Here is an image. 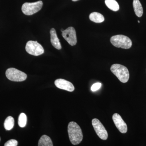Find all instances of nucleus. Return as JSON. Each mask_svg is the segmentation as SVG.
<instances>
[{
	"label": "nucleus",
	"instance_id": "f257e3e1",
	"mask_svg": "<svg viewBox=\"0 0 146 146\" xmlns=\"http://www.w3.org/2000/svg\"><path fill=\"white\" fill-rule=\"evenodd\" d=\"M68 133L70 141L73 145H78L83 139V134L81 128L75 122L72 121L69 123Z\"/></svg>",
	"mask_w": 146,
	"mask_h": 146
},
{
	"label": "nucleus",
	"instance_id": "f03ea898",
	"mask_svg": "<svg viewBox=\"0 0 146 146\" xmlns=\"http://www.w3.org/2000/svg\"><path fill=\"white\" fill-rule=\"evenodd\" d=\"M110 70L121 82L126 83L128 81L129 72L125 66L119 64H113L111 66Z\"/></svg>",
	"mask_w": 146,
	"mask_h": 146
},
{
	"label": "nucleus",
	"instance_id": "7ed1b4c3",
	"mask_svg": "<svg viewBox=\"0 0 146 146\" xmlns=\"http://www.w3.org/2000/svg\"><path fill=\"white\" fill-rule=\"evenodd\" d=\"M110 42L114 46L125 49L130 48L132 46L131 40L128 36L122 35L112 36Z\"/></svg>",
	"mask_w": 146,
	"mask_h": 146
},
{
	"label": "nucleus",
	"instance_id": "20e7f679",
	"mask_svg": "<svg viewBox=\"0 0 146 146\" xmlns=\"http://www.w3.org/2000/svg\"><path fill=\"white\" fill-rule=\"evenodd\" d=\"M43 2L41 1L34 3H25L22 6V12L25 15L31 16L41 10Z\"/></svg>",
	"mask_w": 146,
	"mask_h": 146
},
{
	"label": "nucleus",
	"instance_id": "39448f33",
	"mask_svg": "<svg viewBox=\"0 0 146 146\" xmlns=\"http://www.w3.org/2000/svg\"><path fill=\"white\" fill-rule=\"evenodd\" d=\"M5 74L7 78L12 81H23L27 78V75L25 73L16 68H9L6 71Z\"/></svg>",
	"mask_w": 146,
	"mask_h": 146
},
{
	"label": "nucleus",
	"instance_id": "423d86ee",
	"mask_svg": "<svg viewBox=\"0 0 146 146\" xmlns=\"http://www.w3.org/2000/svg\"><path fill=\"white\" fill-rule=\"evenodd\" d=\"M25 49L29 54L35 56L40 55L44 52V48L37 41H29L27 42Z\"/></svg>",
	"mask_w": 146,
	"mask_h": 146
},
{
	"label": "nucleus",
	"instance_id": "0eeeda50",
	"mask_svg": "<svg viewBox=\"0 0 146 146\" xmlns=\"http://www.w3.org/2000/svg\"><path fill=\"white\" fill-rule=\"evenodd\" d=\"M92 124L94 130L100 138L103 140H107L108 138L107 130L100 120L97 119H93L92 121Z\"/></svg>",
	"mask_w": 146,
	"mask_h": 146
},
{
	"label": "nucleus",
	"instance_id": "6e6552de",
	"mask_svg": "<svg viewBox=\"0 0 146 146\" xmlns=\"http://www.w3.org/2000/svg\"><path fill=\"white\" fill-rule=\"evenodd\" d=\"M62 36L71 46H75L77 43L76 34L75 29L73 27H69L64 30L62 33Z\"/></svg>",
	"mask_w": 146,
	"mask_h": 146
},
{
	"label": "nucleus",
	"instance_id": "1a4fd4ad",
	"mask_svg": "<svg viewBox=\"0 0 146 146\" xmlns=\"http://www.w3.org/2000/svg\"><path fill=\"white\" fill-rule=\"evenodd\" d=\"M112 120L116 127L121 133H125L127 132V125L119 114H114L112 116Z\"/></svg>",
	"mask_w": 146,
	"mask_h": 146
},
{
	"label": "nucleus",
	"instance_id": "9d476101",
	"mask_svg": "<svg viewBox=\"0 0 146 146\" xmlns=\"http://www.w3.org/2000/svg\"><path fill=\"white\" fill-rule=\"evenodd\" d=\"M54 84L57 88L69 92H72L74 90V86L72 84L63 79L56 80L54 82Z\"/></svg>",
	"mask_w": 146,
	"mask_h": 146
},
{
	"label": "nucleus",
	"instance_id": "9b49d317",
	"mask_svg": "<svg viewBox=\"0 0 146 146\" xmlns=\"http://www.w3.org/2000/svg\"><path fill=\"white\" fill-rule=\"evenodd\" d=\"M50 42L52 44L56 49H61L62 48V46H61L59 39L58 38L56 31L54 29H51L50 31Z\"/></svg>",
	"mask_w": 146,
	"mask_h": 146
},
{
	"label": "nucleus",
	"instance_id": "f8f14e48",
	"mask_svg": "<svg viewBox=\"0 0 146 146\" xmlns=\"http://www.w3.org/2000/svg\"><path fill=\"white\" fill-rule=\"evenodd\" d=\"M134 12L136 16L138 17H141L143 13V7L139 0H133V2Z\"/></svg>",
	"mask_w": 146,
	"mask_h": 146
},
{
	"label": "nucleus",
	"instance_id": "ddd939ff",
	"mask_svg": "<svg viewBox=\"0 0 146 146\" xmlns=\"http://www.w3.org/2000/svg\"><path fill=\"white\" fill-rule=\"evenodd\" d=\"M89 19L94 23H101L104 21V18L102 14L98 12H93L89 15Z\"/></svg>",
	"mask_w": 146,
	"mask_h": 146
},
{
	"label": "nucleus",
	"instance_id": "4468645a",
	"mask_svg": "<svg viewBox=\"0 0 146 146\" xmlns=\"http://www.w3.org/2000/svg\"><path fill=\"white\" fill-rule=\"evenodd\" d=\"M39 146H53L52 142L50 138L47 135H43L38 142Z\"/></svg>",
	"mask_w": 146,
	"mask_h": 146
},
{
	"label": "nucleus",
	"instance_id": "2eb2a0df",
	"mask_svg": "<svg viewBox=\"0 0 146 146\" xmlns=\"http://www.w3.org/2000/svg\"><path fill=\"white\" fill-rule=\"evenodd\" d=\"M106 5L111 10L117 11L119 9V6L115 0H105Z\"/></svg>",
	"mask_w": 146,
	"mask_h": 146
},
{
	"label": "nucleus",
	"instance_id": "dca6fc26",
	"mask_svg": "<svg viewBox=\"0 0 146 146\" xmlns=\"http://www.w3.org/2000/svg\"><path fill=\"white\" fill-rule=\"evenodd\" d=\"M14 125V119L11 116H9L6 119L4 123L5 128L6 130L9 131L13 128Z\"/></svg>",
	"mask_w": 146,
	"mask_h": 146
},
{
	"label": "nucleus",
	"instance_id": "f3484780",
	"mask_svg": "<svg viewBox=\"0 0 146 146\" xmlns=\"http://www.w3.org/2000/svg\"><path fill=\"white\" fill-rule=\"evenodd\" d=\"M27 117L26 115L24 113H22L19 115L18 117V125L21 127H25L26 125Z\"/></svg>",
	"mask_w": 146,
	"mask_h": 146
},
{
	"label": "nucleus",
	"instance_id": "a211bd4d",
	"mask_svg": "<svg viewBox=\"0 0 146 146\" xmlns=\"http://www.w3.org/2000/svg\"><path fill=\"white\" fill-rule=\"evenodd\" d=\"M18 141L14 139L8 141L5 144V146H17L18 145Z\"/></svg>",
	"mask_w": 146,
	"mask_h": 146
},
{
	"label": "nucleus",
	"instance_id": "6ab92c4d",
	"mask_svg": "<svg viewBox=\"0 0 146 146\" xmlns=\"http://www.w3.org/2000/svg\"><path fill=\"white\" fill-rule=\"evenodd\" d=\"M102 86V84L100 82H97L94 84L91 87V90L93 92L96 91L100 89Z\"/></svg>",
	"mask_w": 146,
	"mask_h": 146
},
{
	"label": "nucleus",
	"instance_id": "aec40b11",
	"mask_svg": "<svg viewBox=\"0 0 146 146\" xmlns=\"http://www.w3.org/2000/svg\"><path fill=\"white\" fill-rule=\"evenodd\" d=\"M73 1H78L79 0H72Z\"/></svg>",
	"mask_w": 146,
	"mask_h": 146
},
{
	"label": "nucleus",
	"instance_id": "412c9836",
	"mask_svg": "<svg viewBox=\"0 0 146 146\" xmlns=\"http://www.w3.org/2000/svg\"><path fill=\"white\" fill-rule=\"evenodd\" d=\"M64 30H63V29H62L61 30V31L62 32Z\"/></svg>",
	"mask_w": 146,
	"mask_h": 146
},
{
	"label": "nucleus",
	"instance_id": "4be33fe9",
	"mask_svg": "<svg viewBox=\"0 0 146 146\" xmlns=\"http://www.w3.org/2000/svg\"><path fill=\"white\" fill-rule=\"evenodd\" d=\"M138 23H140V21H138Z\"/></svg>",
	"mask_w": 146,
	"mask_h": 146
},
{
	"label": "nucleus",
	"instance_id": "5701e85b",
	"mask_svg": "<svg viewBox=\"0 0 146 146\" xmlns=\"http://www.w3.org/2000/svg\"><path fill=\"white\" fill-rule=\"evenodd\" d=\"M0 141H1V138H0Z\"/></svg>",
	"mask_w": 146,
	"mask_h": 146
}]
</instances>
